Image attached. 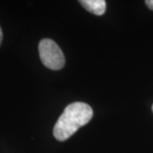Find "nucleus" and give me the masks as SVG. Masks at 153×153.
Listing matches in <instances>:
<instances>
[{
    "instance_id": "nucleus-1",
    "label": "nucleus",
    "mask_w": 153,
    "mask_h": 153,
    "mask_svg": "<svg viewBox=\"0 0 153 153\" xmlns=\"http://www.w3.org/2000/svg\"><path fill=\"white\" fill-rule=\"evenodd\" d=\"M93 117V110L86 103L74 102L66 106L56 122L53 134L59 141H65Z\"/></svg>"
},
{
    "instance_id": "nucleus-2",
    "label": "nucleus",
    "mask_w": 153,
    "mask_h": 153,
    "mask_svg": "<svg viewBox=\"0 0 153 153\" xmlns=\"http://www.w3.org/2000/svg\"><path fill=\"white\" fill-rule=\"evenodd\" d=\"M38 52L42 63L51 70L62 69L65 63V56L62 50L54 40L44 38L38 44Z\"/></svg>"
},
{
    "instance_id": "nucleus-3",
    "label": "nucleus",
    "mask_w": 153,
    "mask_h": 153,
    "mask_svg": "<svg viewBox=\"0 0 153 153\" xmlns=\"http://www.w3.org/2000/svg\"><path fill=\"white\" fill-rule=\"evenodd\" d=\"M79 3L86 10L95 16H102L105 12L106 3L105 0H81Z\"/></svg>"
},
{
    "instance_id": "nucleus-4",
    "label": "nucleus",
    "mask_w": 153,
    "mask_h": 153,
    "mask_svg": "<svg viewBox=\"0 0 153 153\" xmlns=\"http://www.w3.org/2000/svg\"><path fill=\"white\" fill-rule=\"evenodd\" d=\"M145 4H146V6H147L150 10H153V0H146L145 2Z\"/></svg>"
},
{
    "instance_id": "nucleus-5",
    "label": "nucleus",
    "mask_w": 153,
    "mask_h": 153,
    "mask_svg": "<svg viewBox=\"0 0 153 153\" xmlns=\"http://www.w3.org/2000/svg\"><path fill=\"white\" fill-rule=\"evenodd\" d=\"M2 39H3V32H2V29L0 27V44L2 43Z\"/></svg>"
},
{
    "instance_id": "nucleus-6",
    "label": "nucleus",
    "mask_w": 153,
    "mask_h": 153,
    "mask_svg": "<svg viewBox=\"0 0 153 153\" xmlns=\"http://www.w3.org/2000/svg\"><path fill=\"white\" fill-rule=\"evenodd\" d=\"M152 110H153V105H152Z\"/></svg>"
}]
</instances>
